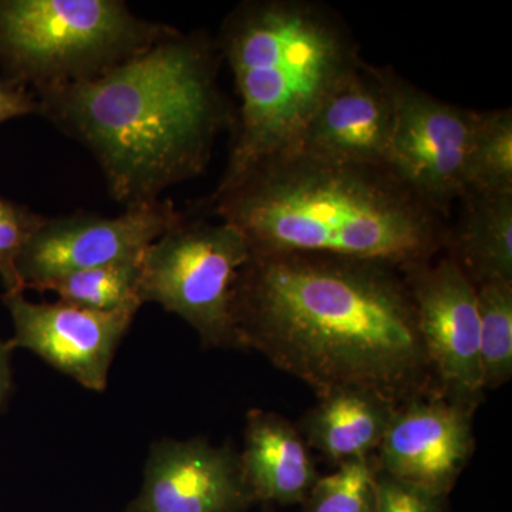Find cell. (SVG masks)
I'll return each instance as SVG.
<instances>
[{
  "instance_id": "7a4b0ae2",
  "label": "cell",
  "mask_w": 512,
  "mask_h": 512,
  "mask_svg": "<svg viewBox=\"0 0 512 512\" xmlns=\"http://www.w3.org/2000/svg\"><path fill=\"white\" fill-rule=\"evenodd\" d=\"M221 62L205 33L173 29L97 79L37 94L39 113L89 148L117 201L158 200L202 173L218 133L232 124Z\"/></svg>"
},
{
  "instance_id": "44dd1931",
  "label": "cell",
  "mask_w": 512,
  "mask_h": 512,
  "mask_svg": "<svg viewBox=\"0 0 512 512\" xmlns=\"http://www.w3.org/2000/svg\"><path fill=\"white\" fill-rule=\"evenodd\" d=\"M45 221L25 205L0 197V281L5 293L25 291L16 265L23 248Z\"/></svg>"
},
{
  "instance_id": "5b68a950",
  "label": "cell",
  "mask_w": 512,
  "mask_h": 512,
  "mask_svg": "<svg viewBox=\"0 0 512 512\" xmlns=\"http://www.w3.org/2000/svg\"><path fill=\"white\" fill-rule=\"evenodd\" d=\"M171 30L119 0H0V63L39 94L97 79Z\"/></svg>"
},
{
  "instance_id": "7402d4cb",
  "label": "cell",
  "mask_w": 512,
  "mask_h": 512,
  "mask_svg": "<svg viewBox=\"0 0 512 512\" xmlns=\"http://www.w3.org/2000/svg\"><path fill=\"white\" fill-rule=\"evenodd\" d=\"M376 512H447V497L400 483L379 470Z\"/></svg>"
},
{
  "instance_id": "d6986e66",
  "label": "cell",
  "mask_w": 512,
  "mask_h": 512,
  "mask_svg": "<svg viewBox=\"0 0 512 512\" xmlns=\"http://www.w3.org/2000/svg\"><path fill=\"white\" fill-rule=\"evenodd\" d=\"M477 305L484 389H497L512 376V282L478 286Z\"/></svg>"
},
{
  "instance_id": "9c48e42d",
  "label": "cell",
  "mask_w": 512,
  "mask_h": 512,
  "mask_svg": "<svg viewBox=\"0 0 512 512\" xmlns=\"http://www.w3.org/2000/svg\"><path fill=\"white\" fill-rule=\"evenodd\" d=\"M181 220L173 202L160 198L131 205L119 217L79 212L46 220L19 256L20 281L42 292L73 272L137 258Z\"/></svg>"
},
{
  "instance_id": "277c9868",
  "label": "cell",
  "mask_w": 512,
  "mask_h": 512,
  "mask_svg": "<svg viewBox=\"0 0 512 512\" xmlns=\"http://www.w3.org/2000/svg\"><path fill=\"white\" fill-rule=\"evenodd\" d=\"M235 80L227 170L217 191L291 154L316 111L363 63L338 10L316 0H249L232 10L217 40Z\"/></svg>"
},
{
  "instance_id": "ac0fdd59",
  "label": "cell",
  "mask_w": 512,
  "mask_h": 512,
  "mask_svg": "<svg viewBox=\"0 0 512 512\" xmlns=\"http://www.w3.org/2000/svg\"><path fill=\"white\" fill-rule=\"evenodd\" d=\"M464 192L512 194L511 109L477 111L467 156Z\"/></svg>"
},
{
  "instance_id": "2e32d148",
  "label": "cell",
  "mask_w": 512,
  "mask_h": 512,
  "mask_svg": "<svg viewBox=\"0 0 512 512\" xmlns=\"http://www.w3.org/2000/svg\"><path fill=\"white\" fill-rule=\"evenodd\" d=\"M460 214L448 222L447 255L478 286L512 282V194L464 192Z\"/></svg>"
},
{
  "instance_id": "5bb4252c",
  "label": "cell",
  "mask_w": 512,
  "mask_h": 512,
  "mask_svg": "<svg viewBox=\"0 0 512 512\" xmlns=\"http://www.w3.org/2000/svg\"><path fill=\"white\" fill-rule=\"evenodd\" d=\"M244 439L239 463L255 503L302 504L319 473L298 427L255 409L247 414Z\"/></svg>"
},
{
  "instance_id": "3957f363",
  "label": "cell",
  "mask_w": 512,
  "mask_h": 512,
  "mask_svg": "<svg viewBox=\"0 0 512 512\" xmlns=\"http://www.w3.org/2000/svg\"><path fill=\"white\" fill-rule=\"evenodd\" d=\"M252 254H318L400 271L446 249L448 221L386 165L291 153L259 165L212 197Z\"/></svg>"
},
{
  "instance_id": "52a82bcc",
  "label": "cell",
  "mask_w": 512,
  "mask_h": 512,
  "mask_svg": "<svg viewBox=\"0 0 512 512\" xmlns=\"http://www.w3.org/2000/svg\"><path fill=\"white\" fill-rule=\"evenodd\" d=\"M383 73L394 109L389 168L448 221L464 192L477 110L437 99L392 66L383 67Z\"/></svg>"
},
{
  "instance_id": "603a6c76",
  "label": "cell",
  "mask_w": 512,
  "mask_h": 512,
  "mask_svg": "<svg viewBox=\"0 0 512 512\" xmlns=\"http://www.w3.org/2000/svg\"><path fill=\"white\" fill-rule=\"evenodd\" d=\"M32 113H39L35 94L22 84L0 80V124Z\"/></svg>"
},
{
  "instance_id": "8fae6325",
  "label": "cell",
  "mask_w": 512,
  "mask_h": 512,
  "mask_svg": "<svg viewBox=\"0 0 512 512\" xmlns=\"http://www.w3.org/2000/svg\"><path fill=\"white\" fill-rule=\"evenodd\" d=\"M15 335L10 349H28L86 389L103 392L134 312H97L70 303H33L5 293Z\"/></svg>"
},
{
  "instance_id": "6da1fadb",
  "label": "cell",
  "mask_w": 512,
  "mask_h": 512,
  "mask_svg": "<svg viewBox=\"0 0 512 512\" xmlns=\"http://www.w3.org/2000/svg\"><path fill=\"white\" fill-rule=\"evenodd\" d=\"M239 349L316 394L363 389L397 406L436 393L403 272L318 254H252L232 299ZM439 393V392H437Z\"/></svg>"
},
{
  "instance_id": "ba28073f",
  "label": "cell",
  "mask_w": 512,
  "mask_h": 512,
  "mask_svg": "<svg viewBox=\"0 0 512 512\" xmlns=\"http://www.w3.org/2000/svg\"><path fill=\"white\" fill-rule=\"evenodd\" d=\"M437 392L477 407L483 400L477 288L450 255L402 269Z\"/></svg>"
},
{
  "instance_id": "7c38bea8",
  "label": "cell",
  "mask_w": 512,
  "mask_h": 512,
  "mask_svg": "<svg viewBox=\"0 0 512 512\" xmlns=\"http://www.w3.org/2000/svg\"><path fill=\"white\" fill-rule=\"evenodd\" d=\"M254 503L234 448L164 439L151 446L141 493L124 512H245Z\"/></svg>"
},
{
  "instance_id": "9a60e30c",
  "label": "cell",
  "mask_w": 512,
  "mask_h": 512,
  "mask_svg": "<svg viewBox=\"0 0 512 512\" xmlns=\"http://www.w3.org/2000/svg\"><path fill=\"white\" fill-rule=\"evenodd\" d=\"M397 407L369 390H330L303 414L298 430L309 448L339 466L377 451Z\"/></svg>"
},
{
  "instance_id": "ffe728a7",
  "label": "cell",
  "mask_w": 512,
  "mask_h": 512,
  "mask_svg": "<svg viewBox=\"0 0 512 512\" xmlns=\"http://www.w3.org/2000/svg\"><path fill=\"white\" fill-rule=\"evenodd\" d=\"M377 474L375 454L339 464L329 476H319L303 512H376Z\"/></svg>"
},
{
  "instance_id": "8992f818",
  "label": "cell",
  "mask_w": 512,
  "mask_h": 512,
  "mask_svg": "<svg viewBox=\"0 0 512 512\" xmlns=\"http://www.w3.org/2000/svg\"><path fill=\"white\" fill-rule=\"evenodd\" d=\"M251 256L235 225L181 220L144 252L141 301L180 316L207 348L239 349L232 299Z\"/></svg>"
},
{
  "instance_id": "e0dca14e",
  "label": "cell",
  "mask_w": 512,
  "mask_h": 512,
  "mask_svg": "<svg viewBox=\"0 0 512 512\" xmlns=\"http://www.w3.org/2000/svg\"><path fill=\"white\" fill-rule=\"evenodd\" d=\"M143 255L73 272L50 282L42 292H55L60 302L90 311L137 313L143 305L140 298Z\"/></svg>"
},
{
  "instance_id": "cb8c5ba5",
  "label": "cell",
  "mask_w": 512,
  "mask_h": 512,
  "mask_svg": "<svg viewBox=\"0 0 512 512\" xmlns=\"http://www.w3.org/2000/svg\"><path fill=\"white\" fill-rule=\"evenodd\" d=\"M12 352L8 342L0 340V412L5 409L13 389Z\"/></svg>"
},
{
  "instance_id": "30bf717a",
  "label": "cell",
  "mask_w": 512,
  "mask_h": 512,
  "mask_svg": "<svg viewBox=\"0 0 512 512\" xmlns=\"http://www.w3.org/2000/svg\"><path fill=\"white\" fill-rule=\"evenodd\" d=\"M476 409L437 392L400 404L375 454L379 470L448 497L474 454Z\"/></svg>"
},
{
  "instance_id": "4fadbf2b",
  "label": "cell",
  "mask_w": 512,
  "mask_h": 512,
  "mask_svg": "<svg viewBox=\"0 0 512 512\" xmlns=\"http://www.w3.org/2000/svg\"><path fill=\"white\" fill-rule=\"evenodd\" d=\"M394 109L383 67L363 63L316 111L293 153L389 167Z\"/></svg>"
}]
</instances>
